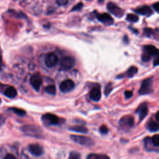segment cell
<instances>
[{"mask_svg":"<svg viewBox=\"0 0 159 159\" xmlns=\"http://www.w3.org/2000/svg\"><path fill=\"white\" fill-rule=\"evenodd\" d=\"M4 95L5 96H6L9 98H14L15 97H16L17 94H18V91L16 90V89L14 87H8L3 92Z\"/></svg>","mask_w":159,"mask_h":159,"instance_id":"cell-16","label":"cell"},{"mask_svg":"<svg viewBox=\"0 0 159 159\" xmlns=\"http://www.w3.org/2000/svg\"><path fill=\"white\" fill-rule=\"evenodd\" d=\"M28 150L29 152L35 157L41 156L44 153L43 147L39 144H32L29 145Z\"/></svg>","mask_w":159,"mask_h":159,"instance_id":"cell-11","label":"cell"},{"mask_svg":"<svg viewBox=\"0 0 159 159\" xmlns=\"http://www.w3.org/2000/svg\"><path fill=\"white\" fill-rule=\"evenodd\" d=\"M119 124L123 129H130L134 126V119L132 116L127 115L122 117L119 122Z\"/></svg>","mask_w":159,"mask_h":159,"instance_id":"cell-12","label":"cell"},{"mask_svg":"<svg viewBox=\"0 0 159 159\" xmlns=\"http://www.w3.org/2000/svg\"><path fill=\"white\" fill-rule=\"evenodd\" d=\"M153 80L152 78L144 80L142 82L140 89H139V94L140 95H147L153 92Z\"/></svg>","mask_w":159,"mask_h":159,"instance_id":"cell-3","label":"cell"},{"mask_svg":"<svg viewBox=\"0 0 159 159\" xmlns=\"http://www.w3.org/2000/svg\"><path fill=\"white\" fill-rule=\"evenodd\" d=\"M135 12L139 14L144 15V16H150L152 14L151 9L147 6H143L137 8L136 9H135Z\"/></svg>","mask_w":159,"mask_h":159,"instance_id":"cell-17","label":"cell"},{"mask_svg":"<svg viewBox=\"0 0 159 159\" xmlns=\"http://www.w3.org/2000/svg\"><path fill=\"white\" fill-rule=\"evenodd\" d=\"M158 65V56H156V58H155L153 61V65L154 66H157Z\"/></svg>","mask_w":159,"mask_h":159,"instance_id":"cell-37","label":"cell"},{"mask_svg":"<svg viewBox=\"0 0 159 159\" xmlns=\"http://www.w3.org/2000/svg\"><path fill=\"white\" fill-rule=\"evenodd\" d=\"M99 132L102 134H106L109 132V129L106 125H102L99 127Z\"/></svg>","mask_w":159,"mask_h":159,"instance_id":"cell-30","label":"cell"},{"mask_svg":"<svg viewBox=\"0 0 159 159\" xmlns=\"http://www.w3.org/2000/svg\"><path fill=\"white\" fill-rule=\"evenodd\" d=\"M147 129L152 132H157L159 129L158 122L153 121H151L147 124Z\"/></svg>","mask_w":159,"mask_h":159,"instance_id":"cell-19","label":"cell"},{"mask_svg":"<svg viewBox=\"0 0 159 159\" xmlns=\"http://www.w3.org/2000/svg\"><path fill=\"white\" fill-rule=\"evenodd\" d=\"M70 139L74 142L80 144L81 146L90 147L94 145V141L90 137H88L84 136L78 135H71Z\"/></svg>","mask_w":159,"mask_h":159,"instance_id":"cell-4","label":"cell"},{"mask_svg":"<svg viewBox=\"0 0 159 159\" xmlns=\"http://www.w3.org/2000/svg\"><path fill=\"white\" fill-rule=\"evenodd\" d=\"M158 116H159V113L157 112V113H156V114H155V119H156V121H157V122L159 121V117H158Z\"/></svg>","mask_w":159,"mask_h":159,"instance_id":"cell-39","label":"cell"},{"mask_svg":"<svg viewBox=\"0 0 159 159\" xmlns=\"http://www.w3.org/2000/svg\"><path fill=\"white\" fill-rule=\"evenodd\" d=\"M42 122L48 126H56L61 122V119L51 113L45 114L42 116Z\"/></svg>","mask_w":159,"mask_h":159,"instance_id":"cell-5","label":"cell"},{"mask_svg":"<svg viewBox=\"0 0 159 159\" xmlns=\"http://www.w3.org/2000/svg\"><path fill=\"white\" fill-rule=\"evenodd\" d=\"M70 159H78L81 158L80 153L76 152V151H72L70 153L69 157Z\"/></svg>","mask_w":159,"mask_h":159,"instance_id":"cell-28","label":"cell"},{"mask_svg":"<svg viewBox=\"0 0 159 159\" xmlns=\"http://www.w3.org/2000/svg\"><path fill=\"white\" fill-rule=\"evenodd\" d=\"M144 146L147 151H153L151 145L153 146V144L151 142V138L149 137H147L144 139Z\"/></svg>","mask_w":159,"mask_h":159,"instance_id":"cell-21","label":"cell"},{"mask_svg":"<svg viewBox=\"0 0 159 159\" xmlns=\"http://www.w3.org/2000/svg\"><path fill=\"white\" fill-rule=\"evenodd\" d=\"M68 0H57V3L59 6H64L67 4Z\"/></svg>","mask_w":159,"mask_h":159,"instance_id":"cell-33","label":"cell"},{"mask_svg":"<svg viewBox=\"0 0 159 159\" xmlns=\"http://www.w3.org/2000/svg\"><path fill=\"white\" fill-rule=\"evenodd\" d=\"M96 18L99 21L102 23L104 24L106 26H109L111 25L114 23V20L111 18V16L108 13H103V14H97Z\"/></svg>","mask_w":159,"mask_h":159,"instance_id":"cell-14","label":"cell"},{"mask_svg":"<svg viewBox=\"0 0 159 159\" xmlns=\"http://www.w3.org/2000/svg\"><path fill=\"white\" fill-rule=\"evenodd\" d=\"M107 8L109 12L118 18H121L124 16V12L123 9L117 6L115 4L113 3H109L107 5Z\"/></svg>","mask_w":159,"mask_h":159,"instance_id":"cell-9","label":"cell"},{"mask_svg":"<svg viewBox=\"0 0 159 159\" xmlns=\"http://www.w3.org/2000/svg\"><path fill=\"white\" fill-rule=\"evenodd\" d=\"M60 65L62 69L65 70H68L75 66V59L72 57H64L61 60Z\"/></svg>","mask_w":159,"mask_h":159,"instance_id":"cell-7","label":"cell"},{"mask_svg":"<svg viewBox=\"0 0 159 159\" xmlns=\"http://www.w3.org/2000/svg\"><path fill=\"white\" fill-rule=\"evenodd\" d=\"M113 89V87L112 83H108L105 87V89H104V94H105L106 96H108V94H110V93L112 91Z\"/></svg>","mask_w":159,"mask_h":159,"instance_id":"cell-27","label":"cell"},{"mask_svg":"<svg viewBox=\"0 0 159 159\" xmlns=\"http://www.w3.org/2000/svg\"><path fill=\"white\" fill-rule=\"evenodd\" d=\"M9 110L12 111L15 114H16L17 115L20 116H24L26 115V112L24 110H23V109L17 108H11L9 109Z\"/></svg>","mask_w":159,"mask_h":159,"instance_id":"cell-24","label":"cell"},{"mask_svg":"<svg viewBox=\"0 0 159 159\" xmlns=\"http://www.w3.org/2000/svg\"><path fill=\"white\" fill-rule=\"evenodd\" d=\"M4 159H16V157L14 155H13V154L9 153V154H7V155L4 157Z\"/></svg>","mask_w":159,"mask_h":159,"instance_id":"cell-34","label":"cell"},{"mask_svg":"<svg viewBox=\"0 0 159 159\" xmlns=\"http://www.w3.org/2000/svg\"><path fill=\"white\" fill-rule=\"evenodd\" d=\"M151 142L154 147H158L159 146V135L155 134L151 138Z\"/></svg>","mask_w":159,"mask_h":159,"instance_id":"cell-26","label":"cell"},{"mask_svg":"<svg viewBox=\"0 0 159 159\" xmlns=\"http://www.w3.org/2000/svg\"><path fill=\"white\" fill-rule=\"evenodd\" d=\"M2 65H3V58H2V56H1V51H0V71L2 68Z\"/></svg>","mask_w":159,"mask_h":159,"instance_id":"cell-36","label":"cell"},{"mask_svg":"<svg viewBox=\"0 0 159 159\" xmlns=\"http://www.w3.org/2000/svg\"><path fill=\"white\" fill-rule=\"evenodd\" d=\"M138 72V68L135 66H131L126 72V75L128 78H132Z\"/></svg>","mask_w":159,"mask_h":159,"instance_id":"cell-23","label":"cell"},{"mask_svg":"<svg viewBox=\"0 0 159 159\" xmlns=\"http://www.w3.org/2000/svg\"><path fill=\"white\" fill-rule=\"evenodd\" d=\"M124 42L125 44H128L129 43V39L127 36H125L124 37Z\"/></svg>","mask_w":159,"mask_h":159,"instance_id":"cell-38","label":"cell"},{"mask_svg":"<svg viewBox=\"0 0 159 159\" xmlns=\"http://www.w3.org/2000/svg\"><path fill=\"white\" fill-rule=\"evenodd\" d=\"M83 4L82 3H78L75 6H73V8L72 9V11H79V10L82 9L83 8Z\"/></svg>","mask_w":159,"mask_h":159,"instance_id":"cell-31","label":"cell"},{"mask_svg":"<svg viewBox=\"0 0 159 159\" xmlns=\"http://www.w3.org/2000/svg\"><path fill=\"white\" fill-rule=\"evenodd\" d=\"M75 88V83L70 79H67L63 81L59 86V89L62 93H67L72 91Z\"/></svg>","mask_w":159,"mask_h":159,"instance_id":"cell-10","label":"cell"},{"mask_svg":"<svg viewBox=\"0 0 159 159\" xmlns=\"http://www.w3.org/2000/svg\"><path fill=\"white\" fill-rule=\"evenodd\" d=\"M88 159H106L109 158V157L104 154H97V153H91L87 156Z\"/></svg>","mask_w":159,"mask_h":159,"instance_id":"cell-20","label":"cell"},{"mask_svg":"<svg viewBox=\"0 0 159 159\" xmlns=\"http://www.w3.org/2000/svg\"><path fill=\"white\" fill-rule=\"evenodd\" d=\"M1 99H0V104H1Z\"/></svg>","mask_w":159,"mask_h":159,"instance_id":"cell-40","label":"cell"},{"mask_svg":"<svg viewBox=\"0 0 159 159\" xmlns=\"http://www.w3.org/2000/svg\"><path fill=\"white\" fill-rule=\"evenodd\" d=\"M148 112V109L147 104L142 103L136 109V113L139 114V121L141 122L143 119L145 118L147 116Z\"/></svg>","mask_w":159,"mask_h":159,"instance_id":"cell-13","label":"cell"},{"mask_svg":"<svg viewBox=\"0 0 159 159\" xmlns=\"http://www.w3.org/2000/svg\"><path fill=\"white\" fill-rule=\"evenodd\" d=\"M158 5H159V4H158V2L156 3H155L154 4H153V8H154V9L155 10V11L157 12V13L158 12Z\"/></svg>","mask_w":159,"mask_h":159,"instance_id":"cell-35","label":"cell"},{"mask_svg":"<svg viewBox=\"0 0 159 159\" xmlns=\"http://www.w3.org/2000/svg\"><path fill=\"white\" fill-rule=\"evenodd\" d=\"M30 83L35 90L39 91L42 84V79L41 74L39 73L34 74L30 78Z\"/></svg>","mask_w":159,"mask_h":159,"instance_id":"cell-6","label":"cell"},{"mask_svg":"<svg viewBox=\"0 0 159 159\" xmlns=\"http://www.w3.org/2000/svg\"><path fill=\"white\" fill-rule=\"evenodd\" d=\"M70 131H73L78 133H82V134H87L88 132V129L85 127L82 126H71L68 128Z\"/></svg>","mask_w":159,"mask_h":159,"instance_id":"cell-18","label":"cell"},{"mask_svg":"<svg viewBox=\"0 0 159 159\" xmlns=\"http://www.w3.org/2000/svg\"><path fill=\"white\" fill-rule=\"evenodd\" d=\"M126 20L131 23H136L139 21V18L138 16H136V15L130 14H128L127 16Z\"/></svg>","mask_w":159,"mask_h":159,"instance_id":"cell-25","label":"cell"},{"mask_svg":"<svg viewBox=\"0 0 159 159\" xmlns=\"http://www.w3.org/2000/svg\"><path fill=\"white\" fill-rule=\"evenodd\" d=\"M86 1H90V0H86Z\"/></svg>","mask_w":159,"mask_h":159,"instance_id":"cell-41","label":"cell"},{"mask_svg":"<svg viewBox=\"0 0 159 159\" xmlns=\"http://www.w3.org/2000/svg\"><path fill=\"white\" fill-rule=\"evenodd\" d=\"M21 129L26 135L28 136L39 139L42 137V129L39 126L32 125V124H27V125L21 127Z\"/></svg>","mask_w":159,"mask_h":159,"instance_id":"cell-1","label":"cell"},{"mask_svg":"<svg viewBox=\"0 0 159 159\" xmlns=\"http://www.w3.org/2000/svg\"><path fill=\"white\" fill-rule=\"evenodd\" d=\"M144 34L148 37H151L152 35L153 34V30L151 28H145L144 29Z\"/></svg>","mask_w":159,"mask_h":159,"instance_id":"cell-29","label":"cell"},{"mask_svg":"<svg viewBox=\"0 0 159 159\" xmlns=\"http://www.w3.org/2000/svg\"><path fill=\"white\" fill-rule=\"evenodd\" d=\"M158 56V49L152 45H147L144 47L142 61L144 62H149L152 57Z\"/></svg>","mask_w":159,"mask_h":159,"instance_id":"cell-2","label":"cell"},{"mask_svg":"<svg viewBox=\"0 0 159 159\" xmlns=\"http://www.w3.org/2000/svg\"><path fill=\"white\" fill-rule=\"evenodd\" d=\"M89 98L94 101H99L101 98V91L99 87H94L89 93Z\"/></svg>","mask_w":159,"mask_h":159,"instance_id":"cell-15","label":"cell"},{"mask_svg":"<svg viewBox=\"0 0 159 159\" xmlns=\"http://www.w3.org/2000/svg\"><path fill=\"white\" fill-rule=\"evenodd\" d=\"M58 62V57L57 55L53 53H49L45 58V64L49 68H53Z\"/></svg>","mask_w":159,"mask_h":159,"instance_id":"cell-8","label":"cell"},{"mask_svg":"<svg viewBox=\"0 0 159 159\" xmlns=\"http://www.w3.org/2000/svg\"><path fill=\"white\" fill-rule=\"evenodd\" d=\"M124 96L126 99H130L133 96V92L132 91L127 90L124 92Z\"/></svg>","mask_w":159,"mask_h":159,"instance_id":"cell-32","label":"cell"},{"mask_svg":"<svg viewBox=\"0 0 159 159\" xmlns=\"http://www.w3.org/2000/svg\"><path fill=\"white\" fill-rule=\"evenodd\" d=\"M44 91L46 93L51 94V95H55L56 94V88L53 84H50L45 87Z\"/></svg>","mask_w":159,"mask_h":159,"instance_id":"cell-22","label":"cell"}]
</instances>
